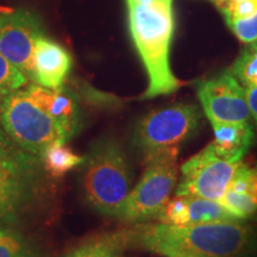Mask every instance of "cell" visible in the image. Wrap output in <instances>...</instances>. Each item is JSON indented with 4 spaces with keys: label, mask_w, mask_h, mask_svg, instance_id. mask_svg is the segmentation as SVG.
I'll return each mask as SVG.
<instances>
[{
    "label": "cell",
    "mask_w": 257,
    "mask_h": 257,
    "mask_svg": "<svg viewBox=\"0 0 257 257\" xmlns=\"http://www.w3.org/2000/svg\"><path fill=\"white\" fill-rule=\"evenodd\" d=\"M119 233L126 248L166 257H250L257 251L256 230L240 220L189 225L147 221Z\"/></svg>",
    "instance_id": "1"
},
{
    "label": "cell",
    "mask_w": 257,
    "mask_h": 257,
    "mask_svg": "<svg viewBox=\"0 0 257 257\" xmlns=\"http://www.w3.org/2000/svg\"><path fill=\"white\" fill-rule=\"evenodd\" d=\"M131 38L148 75V87L141 99L174 93L181 82L170 67V46L174 34L173 0H125Z\"/></svg>",
    "instance_id": "2"
},
{
    "label": "cell",
    "mask_w": 257,
    "mask_h": 257,
    "mask_svg": "<svg viewBox=\"0 0 257 257\" xmlns=\"http://www.w3.org/2000/svg\"><path fill=\"white\" fill-rule=\"evenodd\" d=\"M81 187L93 210L115 218L131 191L130 165L115 138L102 137L93 143L82 163Z\"/></svg>",
    "instance_id": "3"
},
{
    "label": "cell",
    "mask_w": 257,
    "mask_h": 257,
    "mask_svg": "<svg viewBox=\"0 0 257 257\" xmlns=\"http://www.w3.org/2000/svg\"><path fill=\"white\" fill-rule=\"evenodd\" d=\"M201 125L202 114L197 106L179 102L141 118L131 135V146L144 160L166 150H181Z\"/></svg>",
    "instance_id": "4"
},
{
    "label": "cell",
    "mask_w": 257,
    "mask_h": 257,
    "mask_svg": "<svg viewBox=\"0 0 257 257\" xmlns=\"http://www.w3.org/2000/svg\"><path fill=\"white\" fill-rule=\"evenodd\" d=\"M179 153V149L166 150L144 160L142 179L128 193L115 216L117 219L128 224L156 219L175 187Z\"/></svg>",
    "instance_id": "5"
},
{
    "label": "cell",
    "mask_w": 257,
    "mask_h": 257,
    "mask_svg": "<svg viewBox=\"0 0 257 257\" xmlns=\"http://www.w3.org/2000/svg\"><path fill=\"white\" fill-rule=\"evenodd\" d=\"M0 121L16 146L38 159L53 143L68 142L56 121L25 89H18L0 104Z\"/></svg>",
    "instance_id": "6"
},
{
    "label": "cell",
    "mask_w": 257,
    "mask_h": 257,
    "mask_svg": "<svg viewBox=\"0 0 257 257\" xmlns=\"http://www.w3.org/2000/svg\"><path fill=\"white\" fill-rule=\"evenodd\" d=\"M41 159L22 149L0 156V223L17 225L37 197Z\"/></svg>",
    "instance_id": "7"
},
{
    "label": "cell",
    "mask_w": 257,
    "mask_h": 257,
    "mask_svg": "<svg viewBox=\"0 0 257 257\" xmlns=\"http://www.w3.org/2000/svg\"><path fill=\"white\" fill-rule=\"evenodd\" d=\"M240 163L242 161L229 162L220 159L208 144L181 166V180L175 195L219 201Z\"/></svg>",
    "instance_id": "8"
},
{
    "label": "cell",
    "mask_w": 257,
    "mask_h": 257,
    "mask_svg": "<svg viewBox=\"0 0 257 257\" xmlns=\"http://www.w3.org/2000/svg\"><path fill=\"white\" fill-rule=\"evenodd\" d=\"M197 93L211 124L246 123L251 119L245 91L231 69L199 82Z\"/></svg>",
    "instance_id": "9"
},
{
    "label": "cell",
    "mask_w": 257,
    "mask_h": 257,
    "mask_svg": "<svg viewBox=\"0 0 257 257\" xmlns=\"http://www.w3.org/2000/svg\"><path fill=\"white\" fill-rule=\"evenodd\" d=\"M44 36L41 19L28 10L0 15V54L31 79L32 54L38 38Z\"/></svg>",
    "instance_id": "10"
},
{
    "label": "cell",
    "mask_w": 257,
    "mask_h": 257,
    "mask_svg": "<svg viewBox=\"0 0 257 257\" xmlns=\"http://www.w3.org/2000/svg\"><path fill=\"white\" fill-rule=\"evenodd\" d=\"M73 67V59L66 48L46 36L38 38L32 54L31 80L43 87H63Z\"/></svg>",
    "instance_id": "11"
},
{
    "label": "cell",
    "mask_w": 257,
    "mask_h": 257,
    "mask_svg": "<svg viewBox=\"0 0 257 257\" xmlns=\"http://www.w3.org/2000/svg\"><path fill=\"white\" fill-rule=\"evenodd\" d=\"M25 91L56 121L67 141L79 133L82 126V118L75 95L72 92L64 87L47 88L37 83L30 85Z\"/></svg>",
    "instance_id": "12"
},
{
    "label": "cell",
    "mask_w": 257,
    "mask_h": 257,
    "mask_svg": "<svg viewBox=\"0 0 257 257\" xmlns=\"http://www.w3.org/2000/svg\"><path fill=\"white\" fill-rule=\"evenodd\" d=\"M213 141L210 146L220 159L229 162H239L252 146L253 128L246 123H213Z\"/></svg>",
    "instance_id": "13"
},
{
    "label": "cell",
    "mask_w": 257,
    "mask_h": 257,
    "mask_svg": "<svg viewBox=\"0 0 257 257\" xmlns=\"http://www.w3.org/2000/svg\"><path fill=\"white\" fill-rule=\"evenodd\" d=\"M219 202L238 220L255 219L257 200L250 182V168L240 163Z\"/></svg>",
    "instance_id": "14"
},
{
    "label": "cell",
    "mask_w": 257,
    "mask_h": 257,
    "mask_svg": "<svg viewBox=\"0 0 257 257\" xmlns=\"http://www.w3.org/2000/svg\"><path fill=\"white\" fill-rule=\"evenodd\" d=\"M126 245L118 231L86 240L61 257H123Z\"/></svg>",
    "instance_id": "15"
},
{
    "label": "cell",
    "mask_w": 257,
    "mask_h": 257,
    "mask_svg": "<svg viewBox=\"0 0 257 257\" xmlns=\"http://www.w3.org/2000/svg\"><path fill=\"white\" fill-rule=\"evenodd\" d=\"M185 200L187 225L238 220L219 201L198 197H185Z\"/></svg>",
    "instance_id": "16"
},
{
    "label": "cell",
    "mask_w": 257,
    "mask_h": 257,
    "mask_svg": "<svg viewBox=\"0 0 257 257\" xmlns=\"http://www.w3.org/2000/svg\"><path fill=\"white\" fill-rule=\"evenodd\" d=\"M85 160L86 155L75 154L64 142L53 143L41 157L42 166L54 178H61L75 167L82 166Z\"/></svg>",
    "instance_id": "17"
},
{
    "label": "cell",
    "mask_w": 257,
    "mask_h": 257,
    "mask_svg": "<svg viewBox=\"0 0 257 257\" xmlns=\"http://www.w3.org/2000/svg\"><path fill=\"white\" fill-rule=\"evenodd\" d=\"M0 257H46V253L23 233L0 224Z\"/></svg>",
    "instance_id": "18"
},
{
    "label": "cell",
    "mask_w": 257,
    "mask_h": 257,
    "mask_svg": "<svg viewBox=\"0 0 257 257\" xmlns=\"http://www.w3.org/2000/svg\"><path fill=\"white\" fill-rule=\"evenodd\" d=\"M230 69L244 89L257 85V42L246 46Z\"/></svg>",
    "instance_id": "19"
},
{
    "label": "cell",
    "mask_w": 257,
    "mask_h": 257,
    "mask_svg": "<svg viewBox=\"0 0 257 257\" xmlns=\"http://www.w3.org/2000/svg\"><path fill=\"white\" fill-rule=\"evenodd\" d=\"M27 82V76L0 54V104Z\"/></svg>",
    "instance_id": "20"
},
{
    "label": "cell",
    "mask_w": 257,
    "mask_h": 257,
    "mask_svg": "<svg viewBox=\"0 0 257 257\" xmlns=\"http://www.w3.org/2000/svg\"><path fill=\"white\" fill-rule=\"evenodd\" d=\"M226 24L243 43L251 44L257 42V14L251 17L227 21Z\"/></svg>",
    "instance_id": "21"
},
{
    "label": "cell",
    "mask_w": 257,
    "mask_h": 257,
    "mask_svg": "<svg viewBox=\"0 0 257 257\" xmlns=\"http://www.w3.org/2000/svg\"><path fill=\"white\" fill-rule=\"evenodd\" d=\"M220 12L223 14L226 22L251 17V16L257 14V0H246V2L230 6V8L225 9Z\"/></svg>",
    "instance_id": "22"
},
{
    "label": "cell",
    "mask_w": 257,
    "mask_h": 257,
    "mask_svg": "<svg viewBox=\"0 0 257 257\" xmlns=\"http://www.w3.org/2000/svg\"><path fill=\"white\" fill-rule=\"evenodd\" d=\"M17 149H21V148L16 146L14 141L10 138L9 135L6 134L4 126L2 125V121H0V156L16 152Z\"/></svg>",
    "instance_id": "23"
},
{
    "label": "cell",
    "mask_w": 257,
    "mask_h": 257,
    "mask_svg": "<svg viewBox=\"0 0 257 257\" xmlns=\"http://www.w3.org/2000/svg\"><path fill=\"white\" fill-rule=\"evenodd\" d=\"M246 94V100L250 108V114H251V119L257 128V85L253 87L244 89Z\"/></svg>",
    "instance_id": "24"
},
{
    "label": "cell",
    "mask_w": 257,
    "mask_h": 257,
    "mask_svg": "<svg viewBox=\"0 0 257 257\" xmlns=\"http://www.w3.org/2000/svg\"><path fill=\"white\" fill-rule=\"evenodd\" d=\"M213 2L216 3L218 9H219L220 11H223V10L230 8V6L239 4V3H243V2H246V0H213Z\"/></svg>",
    "instance_id": "25"
},
{
    "label": "cell",
    "mask_w": 257,
    "mask_h": 257,
    "mask_svg": "<svg viewBox=\"0 0 257 257\" xmlns=\"http://www.w3.org/2000/svg\"><path fill=\"white\" fill-rule=\"evenodd\" d=\"M182 257H198V256H182Z\"/></svg>",
    "instance_id": "26"
},
{
    "label": "cell",
    "mask_w": 257,
    "mask_h": 257,
    "mask_svg": "<svg viewBox=\"0 0 257 257\" xmlns=\"http://www.w3.org/2000/svg\"><path fill=\"white\" fill-rule=\"evenodd\" d=\"M255 219H257V216H256V217H255Z\"/></svg>",
    "instance_id": "27"
}]
</instances>
